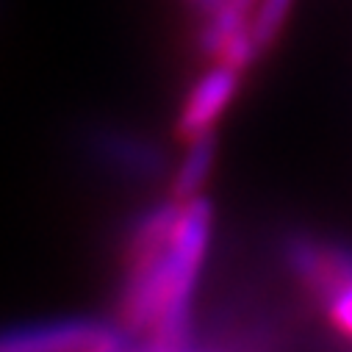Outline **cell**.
<instances>
[{
    "instance_id": "6da1fadb",
    "label": "cell",
    "mask_w": 352,
    "mask_h": 352,
    "mask_svg": "<svg viewBox=\"0 0 352 352\" xmlns=\"http://www.w3.org/2000/svg\"><path fill=\"white\" fill-rule=\"evenodd\" d=\"M214 206L200 195L184 200L178 208L169 247H166V305L142 338V346L178 352L192 346L195 336V289L211 247Z\"/></svg>"
},
{
    "instance_id": "7a4b0ae2",
    "label": "cell",
    "mask_w": 352,
    "mask_h": 352,
    "mask_svg": "<svg viewBox=\"0 0 352 352\" xmlns=\"http://www.w3.org/2000/svg\"><path fill=\"white\" fill-rule=\"evenodd\" d=\"M136 346L117 319L58 316L0 327V352H120Z\"/></svg>"
},
{
    "instance_id": "3957f363",
    "label": "cell",
    "mask_w": 352,
    "mask_h": 352,
    "mask_svg": "<svg viewBox=\"0 0 352 352\" xmlns=\"http://www.w3.org/2000/svg\"><path fill=\"white\" fill-rule=\"evenodd\" d=\"M239 80H241V72L214 61V67H208L189 86L181 111L175 117V136L186 144L192 139L214 133L217 122L239 95Z\"/></svg>"
},
{
    "instance_id": "277c9868",
    "label": "cell",
    "mask_w": 352,
    "mask_h": 352,
    "mask_svg": "<svg viewBox=\"0 0 352 352\" xmlns=\"http://www.w3.org/2000/svg\"><path fill=\"white\" fill-rule=\"evenodd\" d=\"M92 150L109 161L111 166L139 175V178H155L164 169V155L158 147H153L144 139L128 136V133H114V131H100L92 142Z\"/></svg>"
},
{
    "instance_id": "5b68a950",
    "label": "cell",
    "mask_w": 352,
    "mask_h": 352,
    "mask_svg": "<svg viewBox=\"0 0 352 352\" xmlns=\"http://www.w3.org/2000/svg\"><path fill=\"white\" fill-rule=\"evenodd\" d=\"M214 164H217V139H214V133L186 142L184 158L175 164V169L169 175V197L178 200V203L200 197L208 178H211V172H214Z\"/></svg>"
},
{
    "instance_id": "8992f818",
    "label": "cell",
    "mask_w": 352,
    "mask_h": 352,
    "mask_svg": "<svg viewBox=\"0 0 352 352\" xmlns=\"http://www.w3.org/2000/svg\"><path fill=\"white\" fill-rule=\"evenodd\" d=\"M294 3L297 0H255L252 3L247 28L261 53L270 50L280 39V34L289 25V17L294 12Z\"/></svg>"
},
{
    "instance_id": "52a82bcc",
    "label": "cell",
    "mask_w": 352,
    "mask_h": 352,
    "mask_svg": "<svg viewBox=\"0 0 352 352\" xmlns=\"http://www.w3.org/2000/svg\"><path fill=\"white\" fill-rule=\"evenodd\" d=\"M316 302L322 305L327 324L352 341V272L344 275L336 286H330Z\"/></svg>"
},
{
    "instance_id": "ba28073f",
    "label": "cell",
    "mask_w": 352,
    "mask_h": 352,
    "mask_svg": "<svg viewBox=\"0 0 352 352\" xmlns=\"http://www.w3.org/2000/svg\"><path fill=\"white\" fill-rule=\"evenodd\" d=\"M222 3H225V0H192V6H195L203 17H206V14H211L214 9H219Z\"/></svg>"
},
{
    "instance_id": "9c48e42d",
    "label": "cell",
    "mask_w": 352,
    "mask_h": 352,
    "mask_svg": "<svg viewBox=\"0 0 352 352\" xmlns=\"http://www.w3.org/2000/svg\"><path fill=\"white\" fill-rule=\"evenodd\" d=\"M233 3H236V6H241V9H247V12H250V9H252V3H255V0H233Z\"/></svg>"
}]
</instances>
